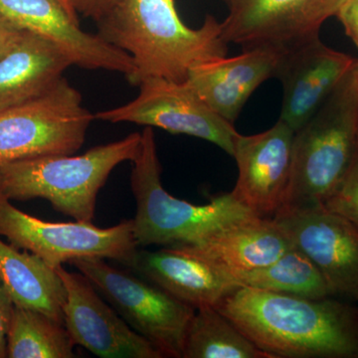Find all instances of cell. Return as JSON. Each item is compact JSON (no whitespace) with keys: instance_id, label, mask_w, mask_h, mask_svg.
Wrapping results in <instances>:
<instances>
[{"instance_id":"obj_1","label":"cell","mask_w":358,"mask_h":358,"mask_svg":"<svg viewBox=\"0 0 358 358\" xmlns=\"http://www.w3.org/2000/svg\"><path fill=\"white\" fill-rule=\"evenodd\" d=\"M217 308L271 358H358V310L333 296L240 287Z\"/></svg>"},{"instance_id":"obj_2","label":"cell","mask_w":358,"mask_h":358,"mask_svg":"<svg viewBox=\"0 0 358 358\" xmlns=\"http://www.w3.org/2000/svg\"><path fill=\"white\" fill-rule=\"evenodd\" d=\"M96 25L101 38L131 56L134 86L150 77L185 82L195 66L228 54L221 22L206 15L199 28L188 27L174 0H122Z\"/></svg>"},{"instance_id":"obj_3","label":"cell","mask_w":358,"mask_h":358,"mask_svg":"<svg viewBox=\"0 0 358 358\" xmlns=\"http://www.w3.org/2000/svg\"><path fill=\"white\" fill-rule=\"evenodd\" d=\"M141 134L133 133L83 155H46L0 164V192L9 200L43 199L82 222L96 215V197L115 167L133 162Z\"/></svg>"},{"instance_id":"obj_4","label":"cell","mask_w":358,"mask_h":358,"mask_svg":"<svg viewBox=\"0 0 358 358\" xmlns=\"http://www.w3.org/2000/svg\"><path fill=\"white\" fill-rule=\"evenodd\" d=\"M133 160L131 192L136 202L133 219L138 246H180L197 243L213 233L254 215L232 193L213 197L207 204L176 199L162 183V164L154 129L145 127Z\"/></svg>"},{"instance_id":"obj_5","label":"cell","mask_w":358,"mask_h":358,"mask_svg":"<svg viewBox=\"0 0 358 358\" xmlns=\"http://www.w3.org/2000/svg\"><path fill=\"white\" fill-rule=\"evenodd\" d=\"M352 70L294 133L291 182L282 207L324 204L345 176L358 138V84Z\"/></svg>"},{"instance_id":"obj_6","label":"cell","mask_w":358,"mask_h":358,"mask_svg":"<svg viewBox=\"0 0 358 358\" xmlns=\"http://www.w3.org/2000/svg\"><path fill=\"white\" fill-rule=\"evenodd\" d=\"M94 120L81 93L63 77L38 98L0 110V164L76 154Z\"/></svg>"},{"instance_id":"obj_7","label":"cell","mask_w":358,"mask_h":358,"mask_svg":"<svg viewBox=\"0 0 358 358\" xmlns=\"http://www.w3.org/2000/svg\"><path fill=\"white\" fill-rule=\"evenodd\" d=\"M71 264L162 357L182 358L195 308L148 280L113 267L105 259H78Z\"/></svg>"},{"instance_id":"obj_8","label":"cell","mask_w":358,"mask_h":358,"mask_svg":"<svg viewBox=\"0 0 358 358\" xmlns=\"http://www.w3.org/2000/svg\"><path fill=\"white\" fill-rule=\"evenodd\" d=\"M0 235L16 248L31 252L54 268L84 258L110 259L129 267L138 247L133 219L108 228L82 221L46 222L16 208L1 192Z\"/></svg>"},{"instance_id":"obj_9","label":"cell","mask_w":358,"mask_h":358,"mask_svg":"<svg viewBox=\"0 0 358 358\" xmlns=\"http://www.w3.org/2000/svg\"><path fill=\"white\" fill-rule=\"evenodd\" d=\"M134 100L114 109L101 110L95 120L133 122L159 128L174 134H186L217 145L233 157L238 131L202 100L187 82L150 77L140 84Z\"/></svg>"},{"instance_id":"obj_10","label":"cell","mask_w":358,"mask_h":358,"mask_svg":"<svg viewBox=\"0 0 358 358\" xmlns=\"http://www.w3.org/2000/svg\"><path fill=\"white\" fill-rule=\"evenodd\" d=\"M272 218L317 268L331 296L358 301V229L350 221L322 204L284 206Z\"/></svg>"},{"instance_id":"obj_11","label":"cell","mask_w":358,"mask_h":358,"mask_svg":"<svg viewBox=\"0 0 358 358\" xmlns=\"http://www.w3.org/2000/svg\"><path fill=\"white\" fill-rule=\"evenodd\" d=\"M346 0H232L221 22L226 43L246 49L286 50L320 36L324 23L336 17Z\"/></svg>"},{"instance_id":"obj_12","label":"cell","mask_w":358,"mask_h":358,"mask_svg":"<svg viewBox=\"0 0 358 358\" xmlns=\"http://www.w3.org/2000/svg\"><path fill=\"white\" fill-rule=\"evenodd\" d=\"M294 131L279 119L263 133L238 134L233 196L258 217L272 218L285 203L293 169Z\"/></svg>"},{"instance_id":"obj_13","label":"cell","mask_w":358,"mask_h":358,"mask_svg":"<svg viewBox=\"0 0 358 358\" xmlns=\"http://www.w3.org/2000/svg\"><path fill=\"white\" fill-rule=\"evenodd\" d=\"M66 288L64 327L75 345L102 358H162L81 273L57 268Z\"/></svg>"},{"instance_id":"obj_14","label":"cell","mask_w":358,"mask_h":358,"mask_svg":"<svg viewBox=\"0 0 358 358\" xmlns=\"http://www.w3.org/2000/svg\"><path fill=\"white\" fill-rule=\"evenodd\" d=\"M357 61L327 46L320 36L282 50L275 77L282 86L280 120L296 133L327 102Z\"/></svg>"},{"instance_id":"obj_15","label":"cell","mask_w":358,"mask_h":358,"mask_svg":"<svg viewBox=\"0 0 358 358\" xmlns=\"http://www.w3.org/2000/svg\"><path fill=\"white\" fill-rule=\"evenodd\" d=\"M0 16L20 29L55 44L73 66L120 73L127 80L134 74L129 54L98 34L82 30L79 20L73 18L58 0H0Z\"/></svg>"},{"instance_id":"obj_16","label":"cell","mask_w":358,"mask_h":358,"mask_svg":"<svg viewBox=\"0 0 358 358\" xmlns=\"http://www.w3.org/2000/svg\"><path fill=\"white\" fill-rule=\"evenodd\" d=\"M282 50L246 49L235 57H221L195 66L187 82L214 112L234 124L259 87L275 77Z\"/></svg>"},{"instance_id":"obj_17","label":"cell","mask_w":358,"mask_h":358,"mask_svg":"<svg viewBox=\"0 0 358 358\" xmlns=\"http://www.w3.org/2000/svg\"><path fill=\"white\" fill-rule=\"evenodd\" d=\"M129 267L195 310L217 308L240 288L225 271L176 247L155 252L138 250Z\"/></svg>"},{"instance_id":"obj_18","label":"cell","mask_w":358,"mask_h":358,"mask_svg":"<svg viewBox=\"0 0 358 358\" xmlns=\"http://www.w3.org/2000/svg\"><path fill=\"white\" fill-rule=\"evenodd\" d=\"M173 247L230 275L265 267L293 248L273 218L258 216L231 224L197 243Z\"/></svg>"},{"instance_id":"obj_19","label":"cell","mask_w":358,"mask_h":358,"mask_svg":"<svg viewBox=\"0 0 358 358\" xmlns=\"http://www.w3.org/2000/svg\"><path fill=\"white\" fill-rule=\"evenodd\" d=\"M71 66L70 59L58 46L24 30L0 56V110L43 95Z\"/></svg>"},{"instance_id":"obj_20","label":"cell","mask_w":358,"mask_h":358,"mask_svg":"<svg viewBox=\"0 0 358 358\" xmlns=\"http://www.w3.org/2000/svg\"><path fill=\"white\" fill-rule=\"evenodd\" d=\"M0 281L15 307L36 310L64 324V282L57 268L40 257L0 239Z\"/></svg>"},{"instance_id":"obj_21","label":"cell","mask_w":358,"mask_h":358,"mask_svg":"<svg viewBox=\"0 0 358 358\" xmlns=\"http://www.w3.org/2000/svg\"><path fill=\"white\" fill-rule=\"evenodd\" d=\"M240 287L307 299L331 296L326 280L305 254L291 248L265 267L231 275Z\"/></svg>"},{"instance_id":"obj_22","label":"cell","mask_w":358,"mask_h":358,"mask_svg":"<svg viewBox=\"0 0 358 358\" xmlns=\"http://www.w3.org/2000/svg\"><path fill=\"white\" fill-rule=\"evenodd\" d=\"M182 358H271L217 308L195 310Z\"/></svg>"},{"instance_id":"obj_23","label":"cell","mask_w":358,"mask_h":358,"mask_svg":"<svg viewBox=\"0 0 358 358\" xmlns=\"http://www.w3.org/2000/svg\"><path fill=\"white\" fill-rule=\"evenodd\" d=\"M75 346L64 324L36 310L14 308L6 357L72 358Z\"/></svg>"},{"instance_id":"obj_24","label":"cell","mask_w":358,"mask_h":358,"mask_svg":"<svg viewBox=\"0 0 358 358\" xmlns=\"http://www.w3.org/2000/svg\"><path fill=\"white\" fill-rule=\"evenodd\" d=\"M322 205L348 219L358 229V138L355 154L345 176Z\"/></svg>"},{"instance_id":"obj_25","label":"cell","mask_w":358,"mask_h":358,"mask_svg":"<svg viewBox=\"0 0 358 358\" xmlns=\"http://www.w3.org/2000/svg\"><path fill=\"white\" fill-rule=\"evenodd\" d=\"M76 13L99 22L119 6L122 0H69Z\"/></svg>"},{"instance_id":"obj_26","label":"cell","mask_w":358,"mask_h":358,"mask_svg":"<svg viewBox=\"0 0 358 358\" xmlns=\"http://www.w3.org/2000/svg\"><path fill=\"white\" fill-rule=\"evenodd\" d=\"M15 305L0 281V358L6 357L7 336Z\"/></svg>"},{"instance_id":"obj_27","label":"cell","mask_w":358,"mask_h":358,"mask_svg":"<svg viewBox=\"0 0 358 358\" xmlns=\"http://www.w3.org/2000/svg\"><path fill=\"white\" fill-rule=\"evenodd\" d=\"M336 17L343 25L346 36L358 48V0H346Z\"/></svg>"},{"instance_id":"obj_28","label":"cell","mask_w":358,"mask_h":358,"mask_svg":"<svg viewBox=\"0 0 358 358\" xmlns=\"http://www.w3.org/2000/svg\"><path fill=\"white\" fill-rule=\"evenodd\" d=\"M23 31L24 30L20 29L0 16V56L13 46Z\"/></svg>"},{"instance_id":"obj_29","label":"cell","mask_w":358,"mask_h":358,"mask_svg":"<svg viewBox=\"0 0 358 358\" xmlns=\"http://www.w3.org/2000/svg\"><path fill=\"white\" fill-rule=\"evenodd\" d=\"M59 2H60L61 4H62L63 6H64V8L66 10L68 11V13L70 14L71 16H72L73 18H75L76 20H78V14L76 13V11L73 9L72 6H71L69 0H58Z\"/></svg>"},{"instance_id":"obj_30","label":"cell","mask_w":358,"mask_h":358,"mask_svg":"<svg viewBox=\"0 0 358 358\" xmlns=\"http://www.w3.org/2000/svg\"><path fill=\"white\" fill-rule=\"evenodd\" d=\"M352 72L353 76H355V80H357L358 84V59L357 63H355V68H353Z\"/></svg>"},{"instance_id":"obj_31","label":"cell","mask_w":358,"mask_h":358,"mask_svg":"<svg viewBox=\"0 0 358 358\" xmlns=\"http://www.w3.org/2000/svg\"><path fill=\"white\" fill-rule=\"evenodd\" d=\"M223 2H225L226 4H229L231 1H232V0H222Z\"/></svg>"}]
</instances>
